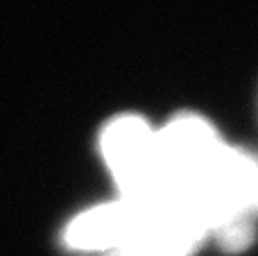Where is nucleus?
<instances>
[{
  "label": "nucleus",
  "instance_id": "1",
  "mask_svg": "<svg viewBox=\"0 0 258 256\" xmlns=\"http://www.w3.org/2000/svg\"><path fill=\"white\" fill-rule=\"evenodd\" d=\"M100 154L116 181L120 198H163L159 161V130L145 118L125 113L109 120L100 132Z\"/></svg>",
  "mask_w": 258,
  "mask_h": 256
},
{
  "label": "nucleus",
  "instance_id": "2",
  "mask_svg": "<svg viewBox=\"0 0 258 256\" xmlns=\"http://www.w3.org/2000/svg\"><path fill=\"white\" fill-rule=\"evenodd\" d=\"M127 225V200L118 195L111 202L95 204L77 213L63 229V243L73 252L111 254L122 245Z\"/></svg>",
  "mask_w": 258,
  "mask_h": 256
},
{
  "label": "nucleus",
  "instance_id": "3",
  "mask_svg": "<svg viewBox=\"0 0 258 256\" xmlns=\"http://www.w3.org/2000/svg\"><path fill=\"white\" fill-rule=\"evenodd\" d=\"M104 256H141V254H129V252H111V254H104Z\"/></svg>",
  "mask_w": 258,
  "mask_h": 256
}]
</instances>
